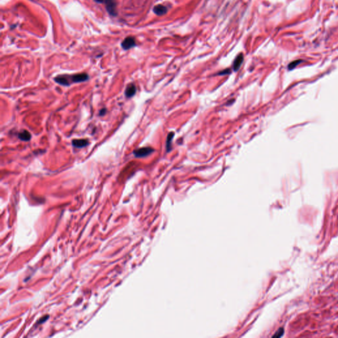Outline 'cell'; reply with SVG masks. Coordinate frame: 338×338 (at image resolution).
I'll return each instance as SVG.
<instances>
[{
	"instance_id": "cell-1",
	"label": "cell",
	"mask_w": 338,
	"mask_h": 338,
	"mask_svg": "<svg viewBox=\"0 0 338 338\" xmlns=\"http://www.w3.org/2000/svg\"><path fill=\"white\" fill-rule=\"evenodd\" d=\"M89 79V76L87 73H77L75 75H60L56 76L54 80L56 83L60 85L69 86L73 83H82L88 81Z\"/></svg>"
},
{
	"instance_id": "cell-2",
	"label": "cell",
	"mask_w": 338,
	"mask_h": 338,
	"mask_svg": "<svg viewBox=\"0 0 338 338\" xmlns=\"http://www.w3.org/2000/svg\"><path fill=\"white\" fill-rule=\"evenodd\" d=\"M154 151H155V150H154L153 148L149 147H141L139 148V149L135 150L133 154H134V155L136 157L142 158L150 155L151 153H153Z\"/></svg>"
},
{
	"instance_id": "cell-3",
	"label": "cell",
	"mask_w": 338,
	"mask_h": 338,
	"mask_svg": "<svg viewBox=\"0 0 338 338\" xmlns=\"http://www.w3.org/2000/svg\"><path fill=\"white\" fill-rule=\"evenodd\" d=\"M106 9L108 13L112 16H116V2L115 0H104Z\"/></svg>"
},
{
	"instance_id": "cell-4",
	"label": "cell",
	"mask_w": 338,
	"mask_h": 338,
	"mask_svg": "<svg viewBox=\"0 0 338 338\" xmlns=\"http://www.w3.org/2000/svg\"><path fill=\"white\" fill-rule=\"evenodd\" d=\"M136 46L134 38L129 37L126 38L122 42V47L124 50H129Z\"/></svg>"
},
{
	"instance_id": "cell-5",
	"label": "cell",
	"mask_w": 338,
	"mask_h": 338,
	"mask_svg": "<svg viewBox=\"0 0 338 338\" xmlns=\"http://www.w3.org/2000/svg\"><path fill=\"white\" fill-rule=\"evenodd\" d=\"M71 143L74 147L77 148V149H81V148L87 146L89 144V141L87 139H73Z\"/></svg>"
},
{
	"instance_id": "cell-6",
	"label": "cell",
	"mask_w": 338,
	"mask_h": 338,
	"mask_svg": "<svg viewBox=\"0 0 338 338\" xmlns=\"http://www.w3.org/2000/svg\"><path fill=\"white\" fill-rule=\"evenodd\" d=\"M136 86L134 83L129 84L125 89V96L127 98H131L136 93Z\"/></svg>"
},
{
	"instance_id": "cell-7",
	"label": "cell",
	"mask_w": 338,
	"mask_h": 338,
	"mask_svg": "<svg viewBox=\"0 0 338 338\" xmlns=\"http://www.w3.org/2000/svg\"><path fill=\"white\" fill-rule=\"evenodd\" d=\"M243 60H244V56H243L242 54H238V56H236V58H235L233 63V69L234 71H238V69H240V67L241 66L242 63L243 62Z\"/></svg>"
},
{
	"instance_id": "cell-8",
	"label": "cell",
	"mask_w": 338,
	"mask_h": 338,
	"mask_svg": "<svg viewBox=\"0 0 338 338\" xmlns=\"http://www.w3.org/2000/svg\"><path fill=\"white\" fill-rule=\"evenodd\" d=\"M153 12L158 16L163 15L167 12V8L162 5H155L153 8Z\"/></svg>"
},
{
	"instance_id": "cell-9",
	"label": "cell",
	"mask_w": 338,
	"mask_h": 338,
	"mask_svg": "<svg viewBox=\"0 0 338 338\" xmlns=\"http://www.w3.org/2000/svg\"><path fill=\"white\" fill-rule=\"evenodd\" d=\"M18 138L22 141H28L31 139V135L27 130H22L18 133Z\"/></svg>"
},
{
	"instance_id": "cell-10",
	"label": "cell",
	"mask_w": 338,
	"mask_h": 338,
	"mask_svg": "<svg viewBox=\"0 0 338 338\" xmlns=\"http://www.w3.org/2000/svg\"><path fill=\"white\" fill-rule=\"evenodd\" d=\"M174 132L169 133V134L168 135V136H167V139H166V150H167L168 152L170 151V150L171 149V142H172V139H173V137H174Z\"/></svg>"
},
{
	"instance_id": "cell-11",
	"label": "cell",
	"mask_w": 338,
	"mask_h": 338,
	"mask_svg": "<svg viewBox=\"0 0 338 338\" xmlns=\"http://www.w3.org/2000/svg\"><path fill=\"white\" fill-rule=\"evenodd\" d=\"M301 60H297V61H294V62H291L290 64L289 65V69H293V68H294V67L297 66L298 64H299V63H301Z\"/></svg>"
},
{
	"instance_id": "cell-12",
	"label": "cell",
	"mask_w": 338,
	"mask_h": 338,
	"mask_svg": "<svg viewBox=\"0 0 338 338\" xmlns=\"http://www.w3.org/2000/svg\"><path fill=\"white\" fill-rule=\"evenodd\" d=\"M283 333H284V329L283 328H280L277 331L273 337H281L283 335Z\"/></svg>"
},
{
	"instance_id": "cell-13",
	"label": "cell",
	"mask_w": 338,
	"mask_h": 338,
	"mask_svg": "<svg viewBox=\"0 0 338 338\" xmlns=\"http://www.w3.org/2000/svg\"><path fill=\"white\" fill-rule=\"evenodd\" d=\"M230 72H231V71H230L229 69H225V70H223V71H222L221 72L219 73V75H226V74L230 73Z\"/></svg>"
},
{
	"instance_id": "cell-14",
	"label": "cell",
	"mask_w": 338,
	"mask_h": 338,
	"mask_svg": "<svg viewBox=\"0 0 338 338\" xmlns=\"http://www.w3.org/2000/svg\"><path fill=\"white\" fill-rule=\"evenodd\" d=\"M106 112V108H102V110H100V112H99V114H100V116H102L105 115Z\"/></svg>"
},
{
	"instance_id": "cell-15",
	"label": "cell",
	"mask_w": 338,
	"mask_h": 338,
	"mask_svg": "<svg viewBox=\"0 0 338 338\" xmlns=\"http://www.w3.org/2000/svg\"><path fill=\"white\" fill-rule=\"evenodd\" d=\"M94 1H96V3H103V2H104V0H94Z\"/></svg>"
}]
</instances>
